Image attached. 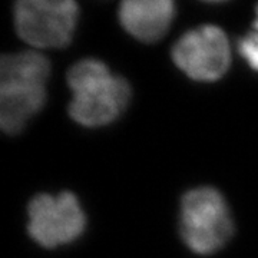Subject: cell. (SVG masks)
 Listing matches in <instances>:
<instances>
[{"instance_id": "obj_1", "label": "cell", "mask_w": 258, "mask_h": 258, "mask_svg": "<svg viewBox=\"0 0 258 258\" xmlns=\"http://www.w3.org/2000/svg\"><path fill=\"white\" fill-rule=\"evenodd\" d=\"M50 75L47 57L35 50L3 55L0 62V125L16 135L42 111Z\"/></svg>"}, {"instance_id": "obj_2", "label": "cell", "mask_w": 258, "mask_h": 258, "mask_svg": "<svg viewBox=\"0 0 258 258\" xmlns=\"http://www.w3.org/2000/svg\"><path fill=\"white\" fill-rule=\"evenodd\" d=\"M68 83L72 91L69 115L86 128H99L118 119L131 101L128 81L112 74L98 59L76 62L68 72Z\"/></svg>"}, {"instance_id": "obj_3", "label": "cell", "mask_w": 258, "mask_h": 258, "mask_svg": "<svg viewBox=\"0 0 258 258\" xmlns=\"http://www.w3.org/2000/svg\"><path fill=\"white\" fill-rule=\"evenodd\" d=\"M179 231L185 245L198 255H210L225 247L234 234V221L222 194L211 186L185 194L179 211Z\"/></svg>"}, {"instance_id": "obj_4", "label": "cell", "mask_w": 258, "mask_h": 258, "mask_svg": "<svg viewBox=\"0 0 258 258\" xmlns=\"http://www.w3.org/2000/svg\"><path fill=\"white\" fill-rule=\"evenodd\" d=\"M79 18L76 0H16L13 20L18 35L36 47H64Z\"/></svg>"}, {"instance_id": "obj_5", "label": "cell", "mask_w": 258, "mask_h": 258, "mask_svg": "<svg viewBox=\"0 0 258 258\" xmlns=\"http://www.w3.org/2000/svg\"><path fill=\"white\" fill-rule=\"evenodd\" d=\"M28 231L45 248H57L76 241L86 228V215L72 192L40 194L28 207Z\"/></svg>"}, {"instance_id": "obj_6", "label": "cell", "mask_w": 258, "mask_h": 258, "mask_svg": "<svg viewBox=\"0 0 258 258\" xmlns=\"http://www.w3.org/2000/svg\"><path fill=\"white\" fill-rule=\"evenodd\" d=\"M171 55L176 66L191 79L215 82L230 68V42L221 28L204 25L179 37Z\"/></svg>"}, {"instance_id": "obj_7", "label": "cell", "mask_w": 258, "mask_h": 258, "mask_svg": "<svg viewBox=\"0 0 258 258\" xmlns=\"http://www.w3.org/2000/svg\"><path fill=\"white\" fill-rule=\"evenodd\" d=\"M122 28L141 42L165 36L175 16L174 0H122L118 10Z\"/></svg>"}, {"instance_id": "obj_8", "label": "cell", "mask_w": 258, "mask_h": 258, "mask_svg": "<svg viewBox=\"0 0 258 258\" xmlns=\"http://www.w3.org/2000/svg\"><path fill=\"white\" fill-rule=\"evenodd\" d=\"M238 50L249 68L258 72V5L255 9V20L252 23V28L245 36H242L238 40Z\"/></svg>"}, {"instance_id": "obj_9", "label": "cell", "mask_w": 258, "mask_h": 258, "mask_svg": "<svg viewBox=\"0 0 258 258\" xmlns=\"http://www.w3.org/2000/svg\"><path fill=\"white\" fill-rule=\"evenodd\" d=\"M207 2H222V0H207Z\"/></svg>"}]
</instances>
